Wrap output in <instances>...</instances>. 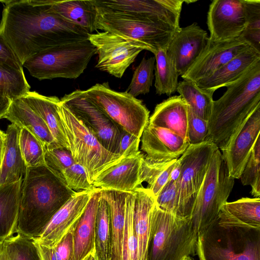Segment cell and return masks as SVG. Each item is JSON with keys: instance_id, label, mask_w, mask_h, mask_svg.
<instances>
[{"instance_id": "cell-1", "label": "cell", "mask_w": 260, "mask_h": 260, "mask_svg": "<svg viewBox=\"0 0 260 260\" xmlns=\"http://www.w3.org/2000/svg\"><path fill=\"white\" fill-rule=\"evenodd\" d=\"M52 1H1L5 5L0 35L22 64L46 48L88 39L87 31L49 10Z\"/></svg>"}, {"instance_id": "cell-2", "label": "cell", "mask_w": 260, "mask_h": 260, "mask_svg": "<svg viewBox=\"0 0 260 260\" xmlns=\"http://www.w3.org/2000/svg\"><path fill=\"white\" fill-rule=\"evenodd\" d=\"M75 192L45 166L26 167L16 233L31 238L38 237Z\"/></svg>"}, {"instance_id": "cell-3", "label": "cell", "mask_w": 260, "mask_h": 260, "mask_svg": "<svg viewBox=\"0 0 260 260\" xmlns=\"http://www.w3.org/2000/svg\"><path fill=\"white\" fill-rule=\"evenodd\" d=\"M259 106L260 60L227 86L219 99L214 101L206 141L219 150L222 149L238 127Z\"/></svg>"}, {"instance_id": "cell-4", "label": "cell", "mask_w": 260, "mask_h": 260, "mask_svg": "<svg viewBox=\"0 0 260 260\" xmlns=\"http://www.w3.org/2000/svg\"><path fill=\"white\" fill-rule=\"evenodd\" d=\"M199 260H260V229L234 226L218 218L198 236Z\"/></svg>"}, {"instance_id": "cell-5", "label": "cell", "mask_w": 260, "mask_h": 260, "mask_svg": "<svg viewBox=\"0 0 260 260\" xmlns=\"http://www.w3.org/2000/svg\"><path fill=\"white\" fill-rule=\"evenodd\" d=\"M150 225L148 260H183L196 255L198 235L190 219L166 212L154 203Z\"/></svg>"}, {"instance_id": "cell-6", "label": "cell", "mask_w": 260, "mask_h": 260, "mask_svg": "<svg viewBox=\"0 0 260 260\" xmlns=\"http://www.w3.org/2000/svg\"><path fill=\"white\" fill-rule=\"evenodd\" d=\"M96 54L88 39L51 47L41 50L22 64L34 77L40 80L76 79Z\"/></svg>"}, {"instance_id": "cell-7", "label": "cell", "mask_w": 260, "mask_h": 260, "mask_svg": "<svg viewBox=\"0 0 260 260\" xmlns=\"http://www.w3.org/2000/svg\"><path fill=\"white\" fill-rule=\"evenodd\" d=\"M58 111L68 149L74 161L84 167L89 182L92 185L100 173L123 158L107 150L91 131L60 101Z\"/></svg>"}, {"instance_id": "cell-8", "label": "cell", "mask_w": 260, "mask_h": 260, "mask_svg": "<svg viewBox=\"0 0 260 260\" xmlns=\"http://www.w3.org/2000/svg\"><path fill=\"white\" fill-rule=\"evenodd\" d=\"M234 180L229 174L221 152L216 150L196 197L190 218L198 236L217 219L232 190Z\"/></svg>"}, {"instance_id": "cell-9", "label": "cell", "mask_w": 260, "mask_h": 260, "mask_svg": "<svg viewBox=\"0 0 260 260\" xmlns=\"http://www.w3.org/2000/svg\"><path fill=\"white\" fill-rule=\"evenodd\" d=\"M82 92L123 131L141 138L149 119V111L141 100L126 91L112 89L108 82Z\"/></svg>"}, {"instance_id": "cell-10", "label": "cell", "mask_w": 260, "mask_h": 260, "mask_svg": "<svg viewBox=\"0 0 260 260\" xmlns=\"http://www.w3.org/2000/svg\"><path fill=\"white\" fill-rule=\"evenodd\" d=\"M95 8L96 31L100 29L145 44L152 50L154 54L159 49H167L179 30L165 23Z\"/></svg>"}, {"instance_id": "cell-11", "label": "cell", "mask_w": 260, "mask_h": 260, "mask_svg": "<svg viewBox=\"0 0 260 260\" xmlns=\"http://www.w3.org/2000/svg\"><path fill=\"white\" fill-rule=\"evenodd\" d=\"M217 149L213 143L206 141L196 145H189L179 157L182 168L177 181V216L190 218L196 197Z\"/></svg>"}, {"instance_id": "cell-12", "label": "cell", "mask_w": 260, "mask_h": 260, "mask_svg": "<svg viewBox=\"0 0 260 260\" xmlns=\"http://www.w3.org/2000/svg\"><path fill=\"white\" fill-rule=\"evenodd\" d=\"M88 40L98 54L95 68L118 78L142 51L153 52L145 44L106 31L90 34Z\"/></svg>"}, {"instance_id": "cell-13", "label": "cell", "mask_w": 260, "mask_h": 260, "mask_svg": "<svg viewBox=\"0 0 260 260\" xmlns=\"http://www.w3.org/2000/svg\"><path fill=\"white\" fill-rule=\"evenodd\" d=\"M60 102L91 131L107 150L118 154L123 131L87 100L81 90L65 94Z\"/></svg>"}, {"instance_id": "cell-14", "label": "cell", "mask_w": 260, "mask_h": 260, "mask_svg": "<svg viewBox=\"0 0 260 260\" xmlns=\"http://www.w3.org/2000/svg\"><path fill=\"white\" fill-rule=\"evenodd\" d=\"M95 7L152 22L165 23L176 30L183 0H92Z\"/></svg>"}, {"instance_id": "cell-15", "label": "cell", "mask_w": 260, "mask_h": 260, "mask_svg": "<svg viewBox=\"0 0 260 260\" xmlns=\"http://www.w3.org/2000/svg\"><path fill=\"white\" fill-rule=\"evenodd\" d=\"M250 46L240 37L221 42L208 38L204 48L181 78L197 83L212 75Z\"/></svg>"}, {"instance_id": "cell-16", "label": "cell", "mask_w": 260, "mask_h": 260, "mask_svg": "<svg viewBox=\"0 0 260 260\" xmlns=\"http://www.w3.org/2000/svg\"><path fill=\"white\" fill-rule=\"evenodd\" d=\"M209 39L216 42L240 37L246 27L243 0H214L209 7Z\"/></svg>"}, {"instance_id": "cell-17", "label": "cell", "mask_w": 260, "mask_h": 260, "mask_svg": "<svg viewBox=\"0 0 260 260\" xmlns=\"http://www.w3.org/2000/svg\"><path fill=\"white\" fill-rule=\"evenodd\" d=\"M259 134L260 106L238 127L221 150L229 174L234 179H239Z\"/></svg>"}, {"instance_id": "cell-18", "label": "cell", "mask_w": 260, "mask_h": 260, "mask_svg": "<svg viewBox=\"0 0 260 260\" xmlns=\"http://www.w3.org/2000/svg\"><path fill=\"white\" fill-rule=\"evenodd\" d=\"M94 189L76 192L54 214L39 236L33 238L34 240L47 246H55L81 216Z\"/></svg>"}, {"instance_id": "cell-19", "label": "cell", "mask_w": 260, "mask_h": 260, "mask_svg": "<svg viewBox=\"0 0 260 260\" xmlns=\"http://www.w3.org/2000/svg\"><path fill=\"white\" fill-rule=\"evenodd\" d=\"M141 149L148 158L155 161H167L179 158L189 143L172 131L148 124L141 137Z\"/></svg>"}, {"instance_id": "cell-20", "label": "cell", "mask_w": 260, "mask_h": 260, "mask_svg": "<svg viewBox=\"0 0 260 260\" xmlns=\"http://www.w3.org/2000/svg\"><path fill=\"white\" fill-rule=\"evenodd\" d=\"M208 38L207 31L196 22L181 27L176 32L167 50L174 60L179 75H183L198 57Z\"/></svg>"}, {"instance_id": "cell-21", "label": "cell", "mask_w": 260, "mask_h": 260, "mask_svg": "<svg viewBox=\"0 0 260 260\" xmlns=\"http://www.w3.org/2000/svg\"><path fill=\"white\" fill-rule=\"evenodd\" d=\"M143 153H137L121 159L100 173L92 185L95 188L133 192L142 185L140 169Z\"/></svg>"}, {"instance_id": "cell-22", "label": "cell", "mask_w": 260, "mask_h": 260, "mask_svg": "<svg viewBox=\"0 0 260 260\" xmlns=\"http://www.w3.org/2000/svg\"><path fill=\"white\" fill-rule=\"evenodd\" d=\"M259 60L260 52L250 46L212 75L196 83L201 89L214 93L218 89L236 82Z\"/></svg>"}, {"instance_id": "cell-23", "label": "cell", "mask_w": 260, "mask_h": 260, "mask_svg": "<svg viewBox=\"0 0 260 260\" xmlns=\"http://www.w3.org/2000/svg\"><path fill=\"white\" fill-rule=\"evenodd\" d=\"M3 118L7 119L20 128L28 131L40 141L44 149L60 147L43 119L20 98L11 101Z\"/></svg>"}, {"instance_id": "cell-24", "label": "cell", "mask_w": 260, "mask_h": 260, "mask_svg": "<svg viewBox=\"0 0 260 260\" xmlns=\"http://www.w3.org/2000/svg\"><path fill=\"white\" fill-rule=\"evenodd\" d=\"M188 106L180 95L157 104L148 124L168 129L187 140Z\"/></svg>"}, {"instance_id": "cell-25", "label": "cell", "mask_w": 260, "mask_h": 260, "mask_svg": "<svg viewBox=\"0 0 260 260\" xmlns=\"http://www.w3.org/2000/svg\"><path fill=\"white\" fill-rule=\"evenodd\" d=\"M133 225L138 243V260H148L150 233V214L155 203V197L143 186L134 191Z\"/></svg>"}, {"instance_id": "cell-26", "label": "cell", "mask_w": 260, "mask_h": 260, "mask_svg": "<svg viewBox=\"0 0 260 260\" xmlns=\"http://www.w3.org/2000/svg\"><path fill=\"white\" fill-rule=\"evenodd\" d=\"M110 211L111 233V260H122V242L128 192L100 189Z\"/></svg>"}, {"instance_id": "cell-27", "label": "cell", "mask_w": 260, "mask_h": 260, "mask_svg": "<svg viewBox=\"0 0 260 260\" xmlns=\"http://www.w3.org/2000/svg\"><path fill=\"white\" fill-rule=\"evenodd\" d=\"M100 189L95 188L81 216L73 227L75 260H82L94 249L95 226Z\"/></svg>"}, {"instance_id": "cell-28", "label": "cell", "mask_w": 260, "mask_h": 260, "mask_svg": "<svg viewBox=\"0 0 260 260\" xmlns=\"http://www.w3.org/2000/svg\"><path fill=\"white\" fill-rule=\"evenodd\" d=\"M20 98L45 122L58 145L69 149L58 111L60 100L30 91Z\"/></svg>"}, {"instance_id": "cell-29", "label": "cell", "mask_w": 260, "mask_h": 260, "mask_svg": "<svg viewBox=\"0 0 260 260\" xmlns=\"http://www.w3.org/2000/svg\"><path fill=\"white\" fill-rule=\"evenodd\" d=\"M218 218L231 225L260 229V198H242L226 202L221 208Z\"/></svg>"}, {"instance_id": "cell-30", "label": "cell", "mask_w": 260, "mask_h": 260, "mask_svg": "<svg viewBox=\"0 0 260 260\" xmlns=\"http://www.w3.org/2000/svg\"><path fill=\"white\" fill-rule=\"evenodd\" d=\"M22 180L0 185V240L17 232Z\"/></svg>"}, {"instance_id": "cell-31", "label": "cell", "mask_w": 260, "mask_h": 260, "mask_svg": "<svg viewBox=\"0 0 260 260\" xmlns=\"http://www.w3.org/2000/svg\"><path fill=\"white\" fill-rule=\"evenodd\" d=\"M20 130L13 123L7 127L6 150L0 171V185L17 182L25 174L26 167L19 146Z\"/></svg>"}, {"instance_id": "cell-32", "label": "cell", "mask_w": 260, "mask_h": 260, "mask_svg": "<svg viewBox=\"0 0 260 260\" xmlns=\"http://www.w3.org/2000/svg\"><path fill=\"white\" fill-rule=\"evenodd\" d=\"M49 10L64 19L85 29L89 34L96 31V9L92 0H52Z\"/></svg>"}, {"instance_id": "cell-33", "label": "cell", "mask_w": 260, "mask_h": 260, "mask_svg": "<svg viewBox=\"0 0 260 260\" xmlns=\"http://www.w3.org/2000/svg\"><path fill=\"white\" fill-rule=\"evenodd\" d=\"M154 55L156 93L169 96L176 91L179 74L167 49H159Z\"/></svg>"}, {"instance_id": "cell-34", "label": "cell", "mask_w": 260, "mask_h": 260, "mask_svg": "<svg viewBox=\"0 0 260 260\" xmlns=\"http://www.w3.org/2000/svg\"><path fill=\"white\" fill-rule=\"evenodd\" d=\"M176 91L196 115L209 120L213 106V93L201 89L194 82L185 80L178 83Z\"/></svg>"}, {"instance_id": "cell-35", "label": "cell", "mask_w": 260, "mask_h": 260, "mask_svg": "<svg viewBox=\"0 0 260 260\" xmlns=\"http://www.w3.org/2000/svg\"><path fill=\"white\" fill-rule=\"evenodd\" d=\"M177 159L158 162L148 158L144 154L140 169V180L147 183V188L155 197L170 179L171 171Z\"/></svg>"}, {"instance_id": "cell-36", "label": "cell", "mask_w": 260, "mask_h": 260, "mask_svg": "<svg viewBox=\"0 0 260 260\" xmlns=\"http://www.w3.org/2000/svg\"><path fill=\"white\" fill-rule=\"evenodd\" d=\"M111 245L109 208L100 194L96 215L94 239V250L98 260H111Z\"/></svg>"}, {"instance_id": "cell-37", "label": "cell", "mask_w": 260, "mask_h": 260, "mask_svg": "<svg viewBox=\"0 0 260 260\" xmlns=\"http://www.w3.org/2000/svg\"><path fill=\"white\" fill-rule=\"evenodd\" d=\"M30 86L23 71L0 64V94L11 101L29 91Z\"/></svg>"}, {"instance_id": "cell-38", "label": "cell", "mask_w": 260, "mask_h": 260, "mask_svg": "<svg viewBox=\"0 0 260 260\" xmlns=\"http://www.w3.org/2000/svg\"><path fill=\"white\" fill-rule=\"evenodd\" d=\"M7 260H40L33 238L17 233L4 240Z\"/></svg>"}, {"instance_id": "cell-39", "label": "cell", "mask_w": 260, "mask_h": 260, "mask_svg": "<svg viewBox=\"0 0 260 260\" xmlns=\"http://www.w3.org/2000/svg\"><path fill=\"white\" fill-rule=\"evenodd\" d=\"M155 62L154 56L148 58L143 57L136 68L131 83L125 91L135 98L140 94L149 93L154 78Z\"/></svg>"}, {"instance_id": "cell-40", "label": "cell", "mask_w": 260, "mask_h": 260, "mask_svg": "<svg viewBox=\"0 0 260 260\" xmlns=\"http://www.w3.org/2000/svg\"><path fill=\"white\" fill-rule=\"evenodd\" d=\"M19 146L26 167L45 166L44 148L40 141L27 129L21 128Z\"/></svg>"}, {"instance_id": "cell-41", "label": "cell", "mask_w": 260, "mask_h": 260, "mask_svg": "<svg viewBox=\"0 0 260 260\" xmlns=\"http://www.w3.org/2000/svg\"><path fill=\"white\" fill-rule=\"evenodd\" d=\"M135 198L134 192H128L126 205L122 260H138V240L133 225Z\"/></svg>"}, {"instance_id": "cell-42", "label": "cell", "mask_w": 260, "mask_h": 260, "mask_svg": "<svg viewBox=\"0 0 260 260\" xmlns=\"http://www.w3.org/2000/svg\"><path fill=\"white\" fill-rule=\"evenodd\" d=\"M243 1L246 27L240 37L260 52V1Z\"/></svg>"}, {"instance_id": "cell-43", "label": "cell", "mask_w": 260, "mask_h": 260, "mask_svg": "<svg viewBox=\"0 0 260 260\" xmlns=\"http://www.w3.org/2000/svg\"><path fill=\"white\" fill-rule=\"evenodd\" d=\"M239 178L243 185L251 186V193L254 198H259L260 136L254 145Z\"/></svg>"}, {"instance_id": "cell-44", "label": "cell", "mask_w": 260, "mask_h": 260, "mask_svg": "<svg viewBox=\"0 0 260 260\" xmlns=\"http://www.w3.org/2000/svg\"><path fill=\"white\" fill-rule=\"evenodd\" d=\"M45 166L62 180L63 171L74 160L69 149L62 147L44 149Z\"/></svg>"}, {"instance_id": "cell-45", "label": "cell", "mask_w": 260, "mask_h": 260, "mask_svg": "<svg viewBox=\"0 0 260 260\" xmlns=\"http://www.w3.org/2000/svg\"><path fill=\"white\" fill-rule=\"evenodd\" d=\"M62 181L71 190L75 192L92 191L95 188L89 182L84 167L74 162L62 173Z\"/></svg>"}, {"instance_id": "cell-46", "label": "cell", "mask_w": 260, "mask_h": 260, "mask_svg": "<svg viewBox=\"0 0 260 260\" xmlns=\"http://www.w3.org/2000/svg\"><path fill=\"white\" fill-rule=\"evenodd\" d=\"M155 204L160 209L177 216V182L169 179L155 197Z\"/></svg>"}, {"instance_id": "cell-47", "label": "cell", "mask_w": 260, "mask_h": 260, "mask_svg": "<svg viewBox=\"0 0 260 260\" xmlns=\"http://www.w3.org/2000/svg\"><path fill=\"white\" fill-rule=\"evenodd\" d=\"M187 133L189 145L206 141L208 135V121L196 115L189 107Z\"/></svg>"}, {"instance_id": "cell-48", "label": "cell", "mask_w": 260, "mask_h": 260, "mask_svg": "<svg viewBox=\"0 0 260 260\" xmlns=\"http://www.w3.org/2000/svg\"><path fill=\"white\" fill-rule=\"evenodd\" d=\"M0 64L6 66L20 71H23L22 63L5 39L1 35Z\"/></svg>"}, {"instance_id": "cell-49", "label": "cell", "mask_w": 260, "mask_h": 260, "mask_svg": "<svg viewBox=\"0 0 260 260\" xmlns=\"http://www.w3.org/2000/svg\"><path fill=\"white\" fill-rule=\"evenodd\" d=\"M140 141L141 138L123 131L118 154L124 158L137 153L140 151L139 148Z\"/></svg>"}, {"instance_id": "cell-50", "label": "cell", "mask_w": 260, "mask_h": 260, "mask_svg": "<svg viewBox=\"0 0 260 260\" xmlns=\"http://www.w3.org/2000/svg\"><path fill=\"white\" fill-rule=\"evenodd\" d=\"M73 227L54 246L61 260H75L73 241Z\"/></svg>"}, {"instance_id": "cell-51", "label": "cell", "mask_w": 260, "mask_h": 260, "mask_svg": "<svg viewBox=\"0 0 260 260\" xmlns=\"http://www.w3.org/2000/svg\"><path fill=\"white\" fill-rule=\"evenodd\" d=\"M34 242L40 260H61L58 252L54 247L47 246L35 240Z\"/></svg>"}, {"instance_id": "cell-52", "label": "cell", "mask_w": 260, "mask_h": 260, "mask_svg": "<svg viewBox=\"0 0 260 260\" xmlns=\"http://www.w3.org/2000/svg\"><path fill=\"white\" fill-rule=\"evenodd\" d=\"M6 142V134L0 129V171L5 153Z\"/></svg>"}, {"instance_id": "cell-53", "label": "cell", "mask_w": 260, "mask_h": 260, "mask_svg": "<svg viewBox=\"0 0 260 260\" xmlns=\"http://www.w3.org/2000/svg\"><path fill=\"white\" fill-rule=\"evenodd\" d=\"M11 101L8 98L0 94V119L7 112Z\"/></svg>"}, {"instance_id": "cell-54", "label": "cell", "mask_w": 260, "mask_h": 260, "mask_svg": "<svg viewBox=\"0 0 260 260\" xmlns=\"http://www.w3.org/2000/svg\"><path fill=\"white\" fill-rule=\"evenodd\" d=\"M182 164L180 158H178L171 171L170 179L177 182L181 172Z\"/></svg>"}, {"instance_id": "cell-55", "label": "cell", "mask_w": 260, "mask_h": 260, "mask_svg": "<svg viewBox=\"0 0 260 260\" xmlns=\"http://www.w3.org/2000/svg\"><path fill=\"white\" fill-rule=\"evenodd\" d=\"M0 260H7L4 240H0Z\"/></svg>"}, {"instance_id": "cell-56", "label": "cell", "mask_w": 260, "mask_h": 260, "mask_svg": "<svg viewBox=\"0 0 260 260\" xmlns=\"http://www.w3.org/2000/svg\"><path fill=\"white\" fill-rule=\"evenodd\" d=\"M82 260H98L95 254V250L94 249L88 253Z\"/></svg>"}, {"instance_id": "cell-57", "label": "cell", "mask_w": 260, "mask_h": 260, "mask_svg": "<svg viewBox=\"0 0 260 260\" xmlns=\"http://www.w3.org/2000/svg\"><path fill=\"white\" fill-rule=\"evenodd\" d=\"M183 260H194V258L191 256H188L185 257Z\"/></svg>"}]
</instances>
